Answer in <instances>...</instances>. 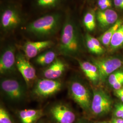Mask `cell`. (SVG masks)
<instances>
[{
  "label": "cell",
  "instance_id": "obj_19",
  "mask_svg": "<svg viewBox=\"0 0 123 123\" xmlns=\"http://www.w3.org/2000/svg\"><path fill=\"white\" fill-rule=\"evenodd\" d=\"M123 46V23L115 32L110 41V47L111 51L116 50Z\"/></svg>",
  "mask_w": 123,
  "mask_h": 123
},
{
  "label": "cell",
  "instance_id": "obj_27",
  "mask_svg": "<svg viewBox=\"0 0 123 123\" xmlns=\"http://www.w3.org/2000/svg\"><path fill=\"white\" fill-rule=\"evenodd\" d=\"M114 94L123 103V87L118 90H115Z\"/></svg>",
  "mask_w": 123,
  "mask_h": 123
},
{
  "label": "cell",
  "instance_id": "obj_15",
  "mask_svg": "<svg viewBox=\"0 0 123 123\" xmlns=\"http://www.w3.org/2000/svg\"><path fill=\"white\" fill-rule=\"evenodd\" d=\"M79 66L86 77L92 84L97 85L100 81L97 66L89 62L79 61Z\"/></svg>",
  "mask_w": 123,
  "mask_h": 123
},
{
  "label": "cell",
  "instance_id": "obj_31",
  "mask_svg": "<svg viewBox=\"0 0 123 123\" xmlns=\"http://www.w3.org/2000/svg\"><path fill=\"white\" fill-rule=\"evenodd\" d=\"M110 0H98V5L99 7L102 6L103 5L105 4L106 2L109 1Z\"/></svg>",
  "mask_w": 123,
  "mask_h": 123
},
{
  "label": "cell",
  "instance_id": "obj_11",
  "mask_svg": "<svg viewBox=\"0 0 123 123\" xmlns=\"http://www.w3.org/2000/svg\"><path fill=\"white\" fill-rule=\"evenodd\" d=\"M16 67V55L15 49L9 45L3 51L0 57V73L6 74L15 70Z\"/></svg>",
  "mask_w": 123,
  "mask_h": 123
},
{
  "label": "cell",
  "instance_id": "obj_35",
  "mask_svg": "<svg viewBox=\"0 0 123 123\" xmlns=\"http://www.w3.org/2000/svg\"></svg>",
  "mask_w": 123,
  "mask_h": 123
},
{
  "label": "cell",
  "instance_id": "obj_14",
  "mask_svg": "<svg viewBox=\"0 0 123 123\" xmlns=\"http://www.w3.org/2000/svg\"><path fill=\"white\" fill-rule=\"evenodd\" d=\"M66 69L65 63L61 59L57 58L43 72L45 78L57 79L60 77Z\"/></svg>",
  "mask_w": 123,
  "mask_h": 123
},
{
  "label": "cell",
  "instance_id": "obj_10",
  "mask_svg": "<svg viewBox=\"0 0 123 123\" xmlns=\"http://www.w3.org/2000/svg\"><path fill=\"white\" fill-rule=\"evenodd\" d=\"M50 113L57 123H74L76 115L68 106L63 104H58L52 106Z\"/></svg>",
  "mask_w": 123,
  "mask_h": 123
},
{
  "label": "cell",
  "instance_id": "obj_33",
  "mask_svg": "<svg viewBox=\"0 0 123 123\" xmlns=\"http://www.w3.org/2000/svg\"><path fill=\"white\" fill-rule=\"evenodd\" d=\"M108 123L107 122H105V121H104V122H98V123Z\"/></svg>",
  "mask_w": 123,
  "mask_h": 123
},
{
  "label": "cell",
  "instance_id": "obj_1",
  "mask_svg": "<svg viewBox=\"0 0 123 123\" xmlns=\"http://www.w3.org/2000/svg\"><path fill=\"white\" fill-rule=\"evenodd\" d=\"M59 49L66 56H75L80 49V41L77 27L74 21L67 17L62 29Z\"/></svg>",
  "mask_w": 123,
  "mask_h": 123
},
{
  "label": "cell",
  "instance_id": "obj_4",
  "mask_svg": "<svg viewBox=\"0 0 123 123\" xmlns=\"http://www.w3.org/2000/svg\"><path fill=\"white\" fill-rule=\"evenodd\" d=\"M112 100L110 95L102 89L93 91L91 109L92 114L102 116L108 114L111 110Z\"/></svg>",
  "mask_w": 123,
  "mask_h": 123
},
{
  "label": "cell",
  "instance_id": "obj_6",
  "mask_svg": "<svg viewBox=\"0 0 123 123\" xmlns=\"http://www.w3.org/2000/svg\"><path fill=\"white\" fill-rule=\"evenodd\" d=\"M0 88L5 96L11 101H21L25 95L23 86L16 79H2L0 81Z\"/></svg>",
  "mask_w": 123,
  "mask_h": 123
},
{
  "label": "cell",
  "instance_id": "obj_8",
  "mask_svg": "<svg viewBox=\"0 0 123 123\" xmlns=\"http://www.w3.org/2000/svg\"><path fill=\"white\" fill-rule=\"evenodd\" d=\"M0 26L6 31L12 30L22 22L21 17L18 9L9 6L4 9L0 14Z\"/></svg>",
  "mask_w": 123,
  "mask_h": 123
},
{
  "label": "cell",
  "instance_id": "obj_13",
  "mask_svg": "<svg viewBox=\"0 0 123 123\" xmlns=\"http://www.w3.org/2000/svg\"><path fill=\"white\" fill-rule=\"evenodd\" d=\"M95 16L99 26L103 29L110 27L118 20V14L112 9L104 11L99 10L96 13Z\"/></svg>",
  "mask_w": 123,
  "mask_h": 123
},
{
  "label": "cell",
  "instance_id": "obj_34",
  "mask_svg": "<svg viewBox=\"0 0 123 123\" xmlns=\"http://www.w3.org/2000/svg\"><path fill=\"white\" fill-rule=\"evenodd\" d=\"M122 119H123V116H122Z\"/></svg>",
  "mask_w": 123,
  "mask_h": 123
},
{
  "label": "cell",
  "instance_id": "obj_23",
  "mask_svg": "<svg viewBox=\"0 0 123 123\" xmlns=\"http://www.w3.org/2000/svg\"><path fill=\"white\" fill-rule=\"evenodd\" d=\"M123 77V71L116 70L110 74L108 77V82L111 86L118 80Z\"/></svg>",
  "mask_w": 123,
  "mask_h": 123
},
{
  "label": "cell",
  "instance_id": "obj_2",
  "mask_svg": "<svg viewBox=\"0 0 123 123\" xmlns=\"http://www.w3.org/2000/svg\"><path fill=\"white\" fill-rule=\"evenodd\" d=\"M61 19V15L59 13L46 15L28 24L26 30L37 37H46L53 35L59 29Z\"/></svg>",
  "mask_w": 123,
  "mask_h": 123
},
{
  "label": "cell",
  "instance_id": "obj_16",
  "mask_svg": "<svg viewBox=\"0 0 123 123\" xmlns=\"http://www.w3.org/2000/svg\"><path fill=\"white\" fill-rule=\"evenodd\" d=\"M22 123H35L43 115L42 110L25 109L21 110L18 113Z\"/></svg>",
  "mask_w": 123,
  "mask_h": 123
},
{
  "label": "cell",
  "instance_id": "obj_28",
  "mask_svg": "<svg viewBox=\"0 0 123 123\" xmlns=\"http://www.w3.org/2000/svg\"><path fill=\"white\" fill-rule=\"evenodd\" d=\"M114 3L116 8L123 10V0H114Z\"/></svg>",
  "mask_w": 123,
  "mask_h": 123
},
{
  "label": "cell",
  "instance_id": "obj_30",
  "mask_svg": "<svg viewBox=\"0 0 123 123\" xmlns=\"http://www.w3.org/2000/svg\"><path fill=\"white\" fill-rule=\"evenodd\" d=\"M112 123H123V119L122 118H115L113 119Z\"/></svg>",
  "mask_w": 123,
  "mask_h": 123
},
{
  "label": "cell",
  "instance_id": "obj_9",
  "mask_svg": "<svg viewBox=\"0 0 123 123\" xmlns=\"http://www.w3.org/2000/svg\"><path fill=\"white\" fill-rule=\"evenodd\" d=\"M16 68L22 75L27 86H28L35 79V69L31 64L29 59L22 53L16 55Z\"/></svg>",
  "mask_w": 123,
  "mask_h": 123
},
{
  "label": "cell",
  "instance_id": "obj_17",
  "mask_svg": "<svg viewBox=\"0 0 123 123\" xmlns=\"http://www.w3.org/2000/svg\"><path fill=\"white\" fill-rule=\"evenodd\" d=\"M123 23V20L119 19L114 25L110 26L98 38L101 44L106 47H109L110 41L115 32Z\"/></svg>",
  "mask_w": 123,
  "mask_h": 123
},
{
  "label": "cell",
  "instance_id": "obj_20",
  "mask_svg": "<svg viewBox=\"0 0 123 123\" xmlns=\"http://www.w3.org/2000/svg\"><path fill=\"white\" fill-rule=\"evenodd\" d=\"M96 16L91 12H88L84 16V25L88 31H92L96 27Z\"/></svg>",
  "mask_w": 123,
  "mask_h": 123
},
{
  "label": "cell",
  "instance_id": "obj_5",
  "mask_svg": "<svg viewBox=\"0 0 123 123\" xmlns=\"http://www.w3.org/2000/svg\"><path fill=\"white\" fill-rule=\"evenodd\" d=\"M92 63L97 66L100 80L102 82H105L110 74L117 70L122 64V60L118 57L92 58Z\"/></svg>",
  "mask_w": 123,
  "mask_h": 123
},
{
  "label": "cell",
  "instance_id": "obj_12",
  "mask_svg": "<svg viewBox=\"0 0 123 123\" xmlns=\"http://www.w3.org/2000/svg\"><path fill=\"white\" fill-rule=\"evenodd\" d=\"M53 43L51 40L27 41L23 47L24 55L28 59L36 57L42 52L51 47Z\"/></svg>",
  "mask_w": 123,
  "mask_h": 123
},
{
  "label": "cell",
  "instance_id": "obj_7",
  "mask_svg": "<svg viewBox=\"0 0 123 123\" xmlns=\"http://www.w3.org/2000/svg\"><path fill=\"white\" fill-rule=\"evenodd\" d=\"M62 87L61 82L57 79H43L38 80L33 89V93L37 97L46 98L58 92Z\"/></svg>",
  "mask_w": 123,
  "mask_h": 123
},
{
  "label": "cell",
  "instance_id": "obj_32",
  "mask_svg": "<svg viewBox=\"0 0 123 123\" xmlns=\"http://www.w3.org/2000/svg\"><path fill=\"white\" fill-rule=\"evenodd\" d=\"M76 123H86V121L84 119H80L77 120Z\"/></svg>",
  "mask_w": 123,
  "mask_h": 123
},
{
  "label": "cell",
  "instance_id": "obj_18",
  "mask_svg": "<svg viewBox=\"0 0 123 123\" xmlns=\"http://www.w3.org/2000/svg\"><path fill=\"white\" fill-rule=\"evenodd\" d=\"M56 53L54 51L49 50L41 53L35 57V62L41 66L50 65L56 59Z\"/></svg>",
  "mask_w": 123,
  "mask_h": 123
},
{
  "label": "cell",
  "instance_id": "obj_21",
  "mask_svg": "<svg viewBox=\"0 0 123 123\" xmlns=\"http://www.w3.org/2000/svg\"><path fill=\"white\" fill-rule=\"evenodd\" d=\"M61 0H36L37 4L42 8H51L57 6Z\"/></svg>",
  "mask_w": 123,
  "mask_h": 123
},
{
  "label": "cell",
  "instance_id": "obj_29",
  "mask_svg": "<svg viewBox=\"0 0 123 123\" xmlns=\"http://www.w3.org/2000/svg\"><path fill=\"white\" fill-rule=\"evenodd\" d=\"M111 6H112V2L110 0L109 1L106 2L105 4L103 5L102 6L99 7V8L100 10L104 11V10L110 9L111 7Z\"/></svg>",
  "mask_w": 123,
  "mask_h": 123
},
{
  "label": "cell",
  "instance_id": "obj_3",
  "mask_svg": "<svg viewBox=\"0 0 123 123\" xmlns=\"http://www.w3.org/2000/svg\"><path fill=\"white\" fill-rule=\"evenodd\" d=\"M71 97L85 111L91 109L92 98L91 94L83 84L78 81H72L68 88Z\"/></svg>",
  "mask_w": 123,
  "mask_h": 123
},
{
  "label": "cell",
  "instance_id": "obj_26",
  "mask_svg": "<svg viewBox=\"0 0 123 123\" xmlns=\"http://www.w3.org/2000/svg\"><path fill=\"white\" fill-rule=\"evenodd\" d=\"M123 77L116 82L112 86V88L114 90H117L123 87Z\"/></svg>",
  "mask_w": 123,
  "mask_h": 123
},
{
  "label": "cell",
  "instance_id": "obj_25",
  "mask_svg": "<svg viewBox=\"0 0 123 123\" xmlns=\"http://www.w3.org/2000/svg\"><path fill=\"white\" fill-rule=\"evenodd\" d=\"M114 114L115 118H122L123 116V103H118L115 106Z\"/></svg>",
  "mask_w": 123,
  "mask_h": 123
},
{
  "label": "cell",
  "instance_id": "obj_24",
  "mask_svg": "<svg viewBox=\"0 0 123 123\" xmlns=\"http://www.w3.org/2000/svg\"><path fill=\"white\" fill-rule=\"evenodd\" d=\"M85 40H86V43L87 47L88 49V50L89 51V52L97 55H99L95 46L93 43L92 41L90 39V34H87L86 35Z\"/></svg>",
  "mask_w": 123,
  "mask_h": 123
},
{
  "label": "cell",
  "instance_id": "obj_22",
  "mask_svg": "<svg viewBox=\"0 0 123 123\" xmlns=\"http://www.w3.org/2000/svg\"><path fill=\"white\" fill-rule=\"evenodd\" d=\"M0 123H13L8 111L1 105L0 107Z\"/></svg>",
  "mask_w": 123,
  "mask_h": 123
}]
</instances>
